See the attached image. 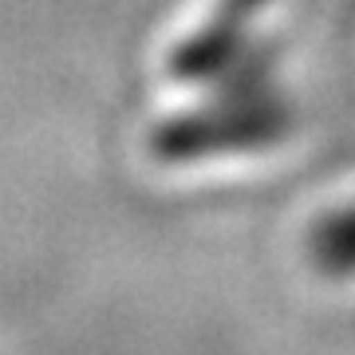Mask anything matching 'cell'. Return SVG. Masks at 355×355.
<instances>
[{
    "label": "cell",
    "instance_id": "1",
    "mask_svg": "<svg viewBox=\"0 0 355 355\" xmlns=\"http://www.w3.org/2000/svg\"><path fill=\"white\" fill-rule=\"evenodd\" d=\"M292 130V107L280 91H217L214 103L198 111L170 114L150 130V154L158 162H198L217 154H241L272 146Z\"/></svg>",
    "mask_w": 355,
    "mask_h": 355
},
{
    "label": "cell",
    "instance_id": "2",
    "mask_svg": "<svg viewBox=\"0 0 355 355\" xmlns=\"http://www.w3.org/2000/svg\"><path fill=\"white\" fill-rule=\"evenodd\" d=\"M268 0H217L214 12L170 51V76L182 83H214L217 71L249 44L253 24Z\"/></svg>",
    "mask_w": 355,
    "mask_h": 355
},
{
    "label": "cell",
    "instance_id": "3",
    "mask_svg": "<svg viewBox=\"0 0 355 355\" xmlns=\"http://www.w3.org/2000/svg\"><path fill=\"white\" fill-rule=\"evenodd\" d=\"M308 257L328 277H355V205L320 217L308 233Z\"/></svg>",
    "mask_w": 355,
    "mask_h": 355
}]
</instances>
